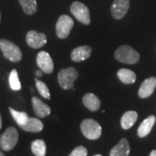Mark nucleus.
<instances>
[{
    "instance_id": "1",
    "label": "nucleus",
    "mask_w": 156,
    "mask_h": 156,
    "mask_svg": "<svg viewBox=\"0 0 156 156\" xmlns=\"http://www.w3.org/2000/svg\"><path fill=\"white\" fill-rule=\"evenodd\" d=\"M115 57L117 61L123 63L134 64L139 62L140 54L137 50H134L131 46L122 45L115 50Z\"/></svg>"
},
{
    "instance_id": "2",
    "label": "nucleus",
    "mask_w": 156,
    "mask_h": 156,
    "mask_svg": "<svg viewBox=\"0 0 156 156\" xmlns=\"http://www.w3.org/2000/svg\"><path fill=\"white\" fill-rule=\"evenodd\" d=\"M0 50L5 58L13 62H17L22 59V52L18 46L9 40L0 39Z\"/></svg>"
},
{
    "instance_id": "3",
    "label": "nucleus",
    "mask_w": 156,
    "mask_h": 156,
    "mask_svg": "<svg viewBox=\"0 0 156 156\" xmlns=\"http://www.w3.org/2000/svg\"><path fill=\"white\" fill-rule=\"evenodd\" d=\"M81 131L89 140L99 139L101 135V127L93 119H86L81 123Z\"/></svg>"
},
{
    "instance_id": "4",
    "label": "nucleus",
    "mask_w": 156,
    "mask_h": 156,
    "mask_svg": "<svg viewBox=\"0 0 156 156\" xmlns=\"http://www.w3.org/2000/svg\"><path fill=\"white\" fill-rule=\"evenodd\" d=\"M18 141V133L14 127H9L0 136V147L5 151H10L15 147Z\"/></svg>"
},
{
    "instance_id": "5",
    "label": "nucleus",
    "mask_w": 156,
    "mask_h": 156,
    "mask_svg": "<svg viewBox=\"0 0 156 156\" xmlns=\"http://www.w3.org/2000/svg\"><path fill=\"white\" fill-rule=\"evenodd\" d=\"M78 77V73L72 67L62 69L58 73V83L62 89H69L74 87V82Z\"/></svg>"
},
{
    "instance_id": "6",
    "label": "nucleus",
    "mask_w": 156,
    "mask_h": 156,
    "mask_svg": "<svg viewBox=\"0 0 156 156\" xmlns=\"http://www.w3.org/2000/svg\"><path fill=\"white\" fill-rule=\"evenodd\" d=\"M74 26V21L67 15H62L59 17L56 25V32L59 38L64 39L69 37Z\"/></svg>"
},
{
    "instance_id": "7",
    "label": "nucleus",
    "mask_w": 156,
    "mask_h": 156,
    "mask_svg": "<svg viewBox=\"0 0 156 156\" xmlns=\"http://www.w3.org/2000/svg\"><path fill=\"white\" fill-rule=\"evenodd\" d=\"M70 11L80 23L88 25L90 23L89 10L84 4L76 1L70 6Z\"/></svg>"
},
{
    "instance_id": "8",
    "label": "nucleus",
    "mask_w": 156,
    "mask_h": 156,
    "mask_svg": "<svg viewBox=\"0 0 156 156\" xmlns=\"http://www.w3.org/2000/svg\"><path fill=\"white\" fill-rule=\"evenodd\" d=\"M37 64L39 69L46 74L52 73L54 69V63L50 55L46 51H40L37 56Z\"/></svg>"
},
{
    "instance_id": "9",
    "label": "nucleus",
    "mask_w": 156,
    "mask_h": 156,
    "mask_svg": "<svg viewBox=\"0 0 156 156\" xmlns=\"http://www.w3.org/2000/svg\"><path fill=\"white\" fill-rule=\"evenodd\" d=\"M130 6V0H115L111 6L112 16L115 19H122L127 14Z\"/></svg>"
},
{
    "instance_id": "10",
    "label": "nucleus",
    "mask_w": 156,
    "mask_h": 156,
    "mask_svg": "<svg viewBox=\"0 0 156 156\" xmlns=\"http://www.w3.org/2000/svg\"><path fill=\"white\" fill-rule=\"evenodd\" d=\"M26 42L30 47L39 49L47 43V37L44 33H38L35 30H30L26 35Z\"/></svg>"
},
{
    "instance_id": "11",
    "label": "nucleus",
    "mask_w": 156,
    "mask_h": 156,
    "mask_svg": "<svg viewBox=\"0 0 156 156\" xmlns=\"http://www.w3.org/2000/svg\"><path fill=\"white\" fill-rule=\"evenodd\" d=\"M156 88V78L149 77L146 79L141 83L139 89V96L140 98H147L149 97L154 91Z\"/></svg>"
},
{
    "instance_id": "12",
    "label": "nucleus",
    "mask_w": 156,
    "mask_h": 156,
    "mask_svg": "<svg viewBox=\"0 0 156 156\" xmlns=\"http://www.w3.org/2000/svg\"><path fill=\"white\" fill-rule=\"evenodd\" d=\"M31 102L34 112L39 118H44L50 114V108L43 101H41V99L34 96L31 99Z\"/></svg>"
},
{
    "instance_id": "13",
    "label": "nucleus",
    "mask_w": 156,
    "mask_h": 156,
    "mask_svg": "<svg viewBox=\"0 0 156 156\" xmlns=\"http://www.w3.org/2000/svg\"><path fill=\"white\" fill-rule=\"evenodd\" d=\"M92 52V49L89 46H80L76 48L71 52V59L74 62H82L88 59Z\"/></svg>"
},
{
    "instance_id": "14",
    "label": "nucleus",
    "mask_w": 156,
    "mask_h": 156,
    "mask_svg": "<svg viewBox=\"0 0 156 156\" xmlns=\"http://www.w3.org/2000/svg\"><path fill=\"white\" fill-rule=\"evenodd\" d=\"M130 147L128 144V140L126 138L122 139L119 143L115 145L110 151V156H129Z\"/></svg>"
},
{
    "instance_id": "15",
    "label": "nucleus",
    "mask_w": 156,
    "mask_h": 156,
    "mask_svg": "<svg viewBox=\"0 0 156 156\" xmlns=\"http://www.w3.org/2000/svg\"><path fill=\"white\" fill-rule=\"evenodd\" d=\"M83 102L84 106L90 111H97L101 107L100 99L92 93H88L84 95L83 98Z\"/></svg>"
},
{
    "instance_id": "16",
    "label": "nucleus",
    "mask_w": 156,
    "mask_h": 156,
    "mask_svg": "<svg viewBox=\"0 0 156 156\" xmlns=\"http://www.w3.org/2000/svg\"><path fill=\"white\" fill-rule=\"evenodd\" d=\"M20 128H22L23 130L26 131V132H30V133H37L43 130L44 128V124L43 122L37 119V118H33V117H29L27 122L24 125L21 126Z\"/></svg>"
},
{
    "instance_id": "17",
    "label": "nucleus",
    "mask_w": 156,
    "mask_h": 156,
    "mask_svg": "<svg viewBox=\"0 0 156 156\" xmlns=\"http://www.w3.org/2000/svg\"><path fill=\"white\" fill-rule=\"evenodd\" d=\"M154 122H155V117L154 115H150L147 118H146L145 120L140 123L139 128H138L137 132H138L139 137L143 138V137H146L147 135H148L154 125Z\"/></svg>"
},
{
    "instance_id": "18",
    "label": "nucleus",
    "mask_w": 156,
    "mask_h": 156,
    "mask_svg": "<svg viewBox=\"0 0 156 156\" xmlns=\"http://www.w3.org/2000/svg\"><path fill=\"white\" fill-rule=\"evenodd\" d=\"M138 119V114L135 111H127L121 119V125L123 129H129L134 126Z\"/></svg>"
},
{
    "instance_id": "19",
    "label": "nucleus",
    "mask_w": 156,
    "mask_h": 156,
    "mask_svg": "<svg viewBox=\"0 0 156 156\" xmlns=\"http://www.w3.org/2000/svg\"><path fill=\"white\" fill-rule=\"evenodd\" d=\"M117 76L120 81L125 84L134 83L136 81V75L134 71L128 69H121L117 71Z\"/></svg>"
},
{
    "instance_id": "20",
    "label": "nucleus",
    "mask_w": 156,
    "mask_h": 156,
    "mask_svg": "<svg viewBox=\"0 0 156 156\" xmlns=\"http://www.w3.org/2000/svg\"><path fill=\"white\" fill-rule=\"evenodd\" d=\"M31 151L36 156H45L46 144L43 140H35L31 143Z\"/></svg>"
},
{
    "instance_id": "21",
    "label": "nucleus",
    "mask_w": 156,
    "mask_h": 156,
    "mask_svg": "<svg viewBox=\"0 0 156 156\" xmlns=\"http://www.w3.org/2000/svg\"><path fill=\"white\" fill-rule=\"evenodd\" d=\"M19 3L27 15H33L37 11V4L36 0H19Z\"/></svg>"
},
{
    "instance_id": "22",
    "label": "nucleus",
    "mask_w": 156,
    "mask_h": 156,
    "mask_svg": "<svg viewBox=\"0 0 156 156\" xmlns=\"http://www.w3.org/2000/svg\"><path fill=\"white\" fill-rule=\"evenodd\" d=\"M9 109H10L11 115L14 118V120L16 121V122L18 124L19 127H21V126L24 125L25 123L27 122V121H28L29 119L27 113H25V112L17 111V110L13 109L12 108H10Z\"/></svg>"
},
{
    "instance_id": "23",
    "label": "nucleus",
    "mask_w": 156,
    "mask_h": 156,
    "mask_svg": "<svg viewBox=\"0 0 156 156\" xmlns=\"http://www.w3.org/2000/svg\"><path fill=\"white\" fill-rule=\"evenodd\" d=\"M9 83H10L11 89L12 90H15V91H18L22 88L21 83H20L19 78H18V74H17V71L16 69H12L10 73Z\"/></svg>"
},
{
    "instance_id": "24",
    "label": "nucleus",
    "mask_w": 156,
    "mask_h": 156,
    "mask_svg": "<svg viewBox=\"0 0 156 156\" xmlns=\"http://www.w3.org/2000/svg\"><path fill=\"white\" fill-rule=\"evenodd\" d=\"M35 82H36V87H37V89L38 90L39 94L42 95L44 98H45V99H50V90L48 89L47 85H46L44 82L38 80L37 77L35 78Z\"/></svg>"
},
{
    "instance_id": "25",
    "label": "nucleus",
    "mask_w": 156,
    "mask_h": 156,
    "mask_svg": "<svg viewBox=\"0 0 156 156\" xmlns=\"http://www.w3.org/2000/svg\"><path fill=\"white\" fill-rule=\"evenodd\" d=\"M87 154H88V151L86 149V147H84L83 146H79V147H76L69 156H87Z\"/></svg>"
},
{
    "instance_id": "26",
    "label": "nucleus",
    "mask_w": 156,
    "mask_h": 156,
    "mask_svg": "<svg viewBox=\"0 0 156 156\" xmlns=\"http://www.w3.org/2000/svg\"><path fill=\"white\" fill-rule=\"evenodd\" d=\"M43 73L44 72H43L41 69H40V70H37V71H36V76H37V77H41V76H43Z\"/></svg>"
},
{
    "instance_id": "27",
    "label": "nucleus",
    "mask_w": 156,
    "mask_h": 156,
    "mask_svg": "<svg viewBox=\"0 0 156 156\" xmlns=\"http://www.w3.org/2000/svg\"><path fill=\"white\" fill-rule=\"evenodd\" d=\"M149 156H156V150L152 151L150 153V155Z\"/></svg>"
},
{
    "instance_id": "28",
    "label": "nucleus",
    "mask_w": 156,
    "mask_h": 156,
    "mask_svg": "<svg viewBox=\"0 0 156 156\" xmlns=\"http://www.w3.org/2000/svg\"><path fill=\"white\" fill-rule=\"evenodd\" d=\"M2 128V117H1V114H0V129Z\"/></svg>"
},
{
    "instance_id": "29",
    "label": "nucleus",
    "mask_w": 156,
    "mask_h": 156,
    "mask_svg": "<svg viewBox=\"0 0 156 156\" xmlns=\"http://www.w3.org/2000/svg\"><path fill=\"white\" fill-rule=\"evenodd\" d=\"M0 156H5V155L3 154V152H2V151H0Z\"/></svg>"
},
{
    "instance_id": "30",
    "label": "nucleus",
    "mask_w": 156,
    "mask_h": 156,
    "mask_svg": "<svg viewBox=\"0 0 156 156\" xmlns=\"http://www.w3.org/2000/svg\"><path fill=\"white\" fill-rule=\"evenodd\" d=\"M94 156H101V155H100V154H96V155H94Z\"/></svg>"
},
{
    "instance_id": "31",
    "label": "nucleus",
    "mask_w": 156,
    "mask_h": 156,
    "mask_svg": "<svg viewBox=\"0 0 156 156\" xmlns=\"http://www.w3.org/2000/svg\"><path fill=\"white\" fill-rule=\"evenodd\" d=\"M0 21H1V13H0Z\"/></svg>"
}]
</instances>
